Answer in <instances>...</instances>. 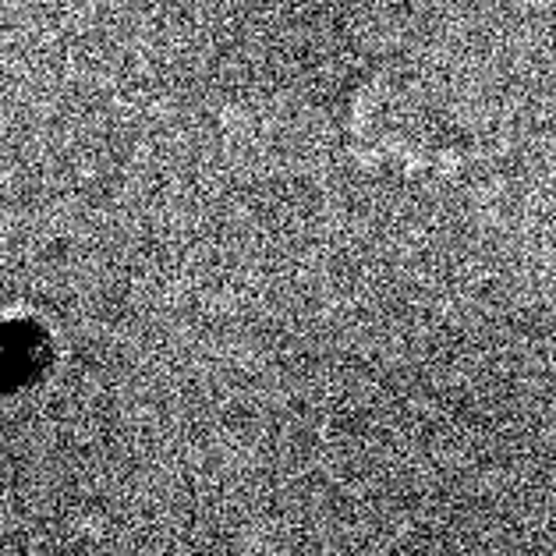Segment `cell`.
Returning a JSON list of instances; mask_svg holds the SVG:
<instances>
[{
	"instance_id": "6da1fadb",
	"label": "cell",
	"mask_w": 556,
	"mask_h": 556,
	"mask_svg": "<svg viewBox=\"0 0 556 556\" xmlns=\"http://www.w3.org/2000/svg\"><path fill=\"white\" fill-rule=\"evenodd\" d=\"M355 139L369 164H401L432 174L457 170L468 153L465 131L440 117L437 103L397 86H376L358 100Z\"/></svg>"
}]
</instances>
